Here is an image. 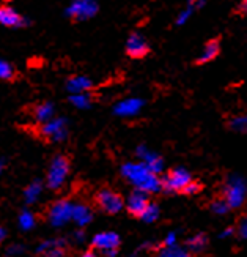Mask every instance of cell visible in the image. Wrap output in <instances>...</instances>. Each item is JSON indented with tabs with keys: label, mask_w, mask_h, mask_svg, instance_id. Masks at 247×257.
I'll return each instance as SVG.
<instances>
[{
	"label": "cell",
	"mask_w": 247,
	"mask_h": 257,
	"mask_svg": "<svg viewBox=\"0 0 247 257\" xmlns=\"http://www.w3.org/2000/svg\"><path fill=\"white\" fill-rule=\"evenodd\" d=\"M123 178L129 182L134 189H140L148 194H156L162 191V180L148 169L145 163H125L120 169Z\"/></svg>",
	"instance_id": "1"
},
{
	"label": "cell",
	"mask_w": 247,
	"mask_h": 257,
	"mask_svg": "<svg viewBox=\"0 0 247 257\" xmlns=\"http://www.w3.org/2000/svg\"><path fill=\"white\" fill-rule=\"evenodd\" d=\"M222 197L227 200L231 210L241 208L247 200V182L238 174L228 175L222 188Z\"/></svg>",
	"instance_id": "2"
},
{
	"label": "cell",
	"mask_w": 247,
	"mask_h": 257,
	"mask_svg": "<svg viewBox=\"0 0 247 257\" xmlns=\"http://www.w3.org/2000/svg\"><path fill=\"white\" fill-rule=\"evenodd\" d=\"M70 169H71V164H70L68 156L66 155H55L51 161V164H49V169L46 174L48 188L54 189V191L60 189L70 175Z\"/></svg>",
	"instance_id": "3"
},
{
	"label": "cell",
	"mask_w": 247,
	"mask_h": 257,
	"mask_svg": "<svg viewBox=\"0 0 247 257\" xmlns=\"http://www.w3.org/2000/svg\"><path fill=\"white\" fill-rule=\"evenodd\" d=\"M99 4L98 0H71L65 10V16L74 22H84L98 15Z\"/></svg>",
	"instance_id": "4"
},
{
	"label": "cell",
	"mask_w": 247,
	"mask_h": 257,
	"mask_svg": "<svg viewBox=\"0 0 247 257\" xmlns=\"http://www.w3.org/2000/svg\"><path fill=\"white\" fill-rule=\"evenodd\" d=\"M162 180V191L167 194L172 193H183L186 186L192 182V175L184 167H175L167 175L161 177Z\"/></svg>",
	"instance_id": "5"
},
{
	"label": "cell",
	"mask_w": 247,
	"mask_h": 257,
	"mask_svg": "<svg viewBox=\"0 0 247 257\" xmlns=\"http://www.w3.org/2000/svg\"><path fill=\"white\" fill-rule=\"evenodd\" d=\"M74 205L73 202L66 199H60L57 202H54L48 208V221L52 227H63L73 221V213H74Z\"/></svg>",
	"instance_id": "6"
},
{
	"label": "cell",
	"mask_w": 247,
	"mask_h": 257,
	"mask_svg": "<svg viewBox=\"0 0 247 257\" xmlns=\"http://www.w3.org/2000/svg\"><path fill=\"white\" fill-rule=\"evenodd\" d=\"M96 205L101 211H104V213L107 215H117L120 213V211L125 208V200H123V197L115 193L114 189L110 188H103L99 189V191L96 193Z\"/></svg>",
	"instance_id": "7"
},
{
	"label": "cell",
	"mask_w": 247,
	"mask_h": 257,
	"mask_svg": "<svg viewBox=\"0 0 247 257\" xmlns=\"http://www.w3.org/2000/svg\"><path fill=\"white\" fill-rule=\"evenodd\" d=\"M120 235L115 232H99L92 238L93 251L103 254V257H115L120 248Z\"/></svg>",
	"instance_id": "8"
},
{
	"label": "cell",
	"mask_w": 247,
	"mask_h": 257,
	"mask_svg": "<svg viewBox=\"0 0 247 257\" xmlns=\"http://www.w3.org/2000/svg\"><path fill=\"white\" fill-rule=\"evenodd\" d=\"M40 136L49 142H65L68 139V120L65 117H54L51 121L40 126Z\"/></svg>",
	"instance_id": "9"
},
{
	"label": "cell",
	"mask_w": 247,
	"mask_h": 257,
	"mask_svg": "<svg viewBox=\"0 0 247 257\" xmlns=\"http://www.w3.org/2000/svg\"><path fill=\"white\" fill-rule=\"evenodd\" d=\"M143 107H145V99L137 98V96H131V98L120 99L118 103L114 104V114L121 118H131V117H136L137 114H140Z\"/></svg>",
	"instance_id": "10"
},
{
	"label": "cell",
	"mask_w": 247,
	"mask_h": 257,
	"mask_svg": "<svg viewBox=\"0 0 247 257\" xmlns=\"http://www.w3.org/2000/svg\"><path fill=\"white\" fill-rule=\"evenodd\" d=\"M126 54L131 59H143L150 54V44L139 32H132L126 40Z\"/></svg>",
	"instance_id": "11"
},
{
	"label": "cell",
	"mask_w": 247,
	"mask_h": 257,
	"mask_svg": "<svg viewBox=\"0 0 247 257\" xmlns=\"http://www.w3.org/2000/svg\"><path fill=\"white\" fill-rule=\"evenodd\" d=\"M0 22L7 29H24L30 24L27 18H24L8 4H4L0 8Z\"/></svg>",
	"instance_id": "12"
},
{
	"label": "cell",
	"mask_w": 247,
	"mask_h": 257,
	"mask_svg": "<svg viewBox=\"0 0 247 257\" xmlns=\"http://www.w3.org/2000/svg\"><path fill=\"white\" fill-rule=\"evenodd\" d=\"M150 194L140 191V189H132V193L129 194L128 200H126V208L128 211L136 218H142L143 211L147 210L148 204H150Z\"/></svg>",
	"instance_id": "13"
},
{
	"label": "cell",
	"mask_w": 247,
	"mask_h": 257,
	"mask_svg": "<svg viewBox=\"0 0 247 257\" xmlns=\"http://www.w3.org/2000/svg\"><path fill=\"white\" fill-rule=\"evenodd\" d=\"M136 155H137V158L145 163L148 166V169L151 172H154L156 175H161L162 171H164V160L161 158V156L158 153H154L151 150H148L145 145H139L137 150H136Z\"/></svg>",
	"instance_id": "14"
},
{
	"label": "cell",
	"mask_w": 247,
	"mask_h": 257,
	"mask_svg": "<svg viewBox=\"0 0 247 257\" xmlns=\"http://www.w3.org/2000/svg\"><path fill=\"white\" fill-rule=\"evenodd\" d=\"M95 87L93 81L84 74L71 76L68 81L65 82V88L70 95H79V93H90V90Z\"/></svg>",
	"instance_id": "15"
},
{
	"label": "cell",
	"mask_w": 247,
	"mask_h": 257,
	"mask_svg": "<svg viewBox=\"0 0 247 257\" xmlns=\"http://www.w3.org/2000/svg\"><path fill=\"white\" fill-rule=\"evenodd\" d=\"M66 241L63 238H52L44 240L38 244L37 252L44 257H63L66 251Z\"/></svg>",
	"instance_id": "16"
},
{
	"label": "cell",
	"mask_w": 247,
	"mask_h": 257,
	"mask_svg": "<svg viewBox=\"0 0 247 257\" xmlns=\"http://www.w3.org/2000/svg\"><path fill=\"white\" fill-rule=\"evenodd\" d=\"M220 54V38H211L209 41L205 43L203 49L198 54V57L195 59L197 65H205L209 63L214 59H217V55Z\"/></svg>",
	"instance_id": "17"
},
{
	"label": "cell",
	"mask_w": 247,
	"mask_h": 257,
	"mask_svg": "<svg viewBox=\"0 0 247 257\" xmlns=\"http://www.w3.org/2000/svg\"><path fill=\"white\" fill-rule=\"evenodd\" d=\"M32 115H33V120H35L37 123L44 125V123H48V121H51L55 117V106L51 101L38 103L35 107H33Z\"/></svg>",
	"instance_id": "18"
},
{
	"label": "cell",
	"mask_w": 247,
	"mask_h": 257,
	"mask_svg": "<svg viewBox=\"0 0 247 257\" xmlns=\"http://www.w3.org/2000/svg\"><path fill=\"white\" fill-rule=\"evenodd\" d=\"M93 219V213L87 205L84 204H76L74 205V213H73V221L77 224V227L84 229L85 226H88Z\"/></svg>",
	"instance_id": "19"
},
{
	"label": "cell",
	"mask_w": 247,
	"mask_h": 257,
	"mask_svg": "<svg viewBox=\"0 0 247 257\" xmlns=\"http://www.w3.org/2000/svg\"><path fill=\"white\" fill-rule=\"evenodd\" d=\"M208 246V237L206 233H195L194 237L186 240V249L189 252H201Z\"/></svg>",
	"instance_id": "20"
},
{
	"label": "cell",
	"mask_w": 247,
	"mask_h": 257,
	"mask_svg": "<svg viewBox=\"0 0 247 257\" xmlns=\"http://www.w3.org/2000/svg\"><path fill=\"white\" fill-rule=\"evenodd\" d=\"M43 193V182L41 180H33L30 185H27V188L24 189V202L26 204H35L37 200L40 199Z\"/></svg>",
	"instance_id": "21"
},
{
	"label": "cell",
	"mask_w": 247,
	"mask_h": 257,
	"mask_svg": "<svg viewBox=\"0 0 247 257\" xmlns=\"http://www.w3.org/2000/svg\"><path fill=\"white\" fill-rule=\"evenodd\" d=\"M68 101L76 109H90L93 104V95L92 93H79V95H70Z\"/></svg>",
	"instance_id": "22"
},
{
	"label": "cell",
	"mask_w": 247,
	"mask_h": 257,
	"mask_svg": "<svg viewBox=\"0 0 247 257\" xmlns=\"http://www.w3.org/2000/svg\"><path fill=\"white\" fill-rule=\"evenodd\" d=\"M197 11V8H195V0H187L186 2V5L181 8V11L178 13V16H176V21H175V24L178 26V27H181V26H184L186 22L192 18V15Z\"/></svg>",
	"instance_id": "23"
},
{
	"label": "cell",
	"mask_w": 247,
	"mask_h": 257,
	"mask_svg": "<svg viewBox=\"0 0 247 257\" xmlns=\"http://www.w3.org/2000/svg\"><path fill=\"white\" fill-rule=\"evenodd\" d=\"M18 226H19L21 230L29 232V230H32L33 227L37 226V216L33 215L30 210L21 211V215L18 218Z\"/></svg>",
	"instance_id": "24"
},
{
	"label": "cell",
	"mask_w": 247,
	"mask_h": 257,
	"mask_svg": "<svg viewBox=\"0 0 247 257\" xmlns=\"http://www.w3.org/2000/svg\"><path fill=\"white\" fill-rule=\"evenodd\" d=\"M228 128L234 133H241L247 134V114H239V115H233L228 118Z\"/></svg>",
	"instance_id": "25"
},
{
	"label": "cell",
	"mask_w": 247,
	"mask_h": 257,
	"mask_svg": "<svg viewBox=\"0 0 247 257\" xmlns=\"http://www.w3.org/2000/svg\"><path fill=\"white\" fill-rule=\"evenodd\" d=\"M209 210L212 211L214 215H217V216H225V215H228L230 211H231V207L228 205V202L223 197H219V199H214L211 202V205H209Z\"/></svg>",
	"instance_id": "26"
},
{
	"label": "cell",
	"mask_w": 247,
	"mask_h": 257,
	"mask_svg": "<svg viewBox=\"0 0 247 257\" xmlns=\"http://www.w3.org/2000/svg\"><path fill=\"white\" fill-rule=\"evenodd\" d=\"M156 257H190V252L181 246H172V248H161L156 252Z\"/></svg>",
	"instance_id": "27"
},
{
	"label": "cell",
	"mask_w": 247,
	"mask_h": 257,
	"mask_svg": "<svg viewBox=\"0 0 247 257\" xmlns=\"http://www.w3.org/2000/svg\"><path fill=\"white\" fill-rule=\"evenodd\" d=\"M159 215H161V210H159V205L158 204H154V202H150L147 210L143 211V215H142V221L143 222H154L156 219H159Z\"/></svg>",
	"instance_id": "28"
},
{
	"label": "cell",
	"mask_w": 247,
	"mask_h": 257,
	"mask_svg": "<svg viewBox=\"0 0 247 257\" xmlns=\"http://www.w3.org/2000/svg\"><path fill=\"white\" fill-rule=\"evenodd\" d=\"M0 77H2L4 81H8V82L13 81L16 77V68L5 59L0 60Z\"/></svg>",
	"instance_id": "29"
},
{
	"label": "cell",
	"mask_w": 247,
	"mask_h": 257,
	"mask_svg": "<svg viewBox=\"0 0 247 257\" xmlns=\"http://www.w3.org/2000/svg\"><path fill=\"white\" fill-rule=\"evenodd\" d=\"M236 233L241 240H247V213L238 221V226H236Z\"/></svg>",
	"instance_id": "30"
},
{
	"label": "cell",
	"mask_w": 247,
	"mask_h": 257,
	"mask_svg": "<svg viewBox=\"0 0 247 257\" xmlns=\"http://www.w3.org/2000/svg\"><path fill=\"white\" fill-rule=\"evenodd\" d=\"M201 191V185L198 183V182H190L187 186H186V189L183 191V194H186V196H197L198 193Z\"/></svg>",
	"instance_id": "31"
},
{
	"label": "cell",
	"mask_w": 247,
	"mask_h": 257,
	"mask_svg": "<svg viewBox=\"0 0 247 257\" xmlns=\"http://www.w3.org/2000/svg\"><path fill=\"white\" fill-rule=\"evenodd\" d=\"M22 252H24V246H22V244H10L5 251L8 257H16V255H21Z\"/></svg>",
	"instance_id": "32"
},
{
	"label": "cell",
	"mask_w": 247,
	"mask_h": 257,
	"mask_svg": "<svg viewBox=\"0 0 247 257\" xmlns=\"http://www.w3.org/2000/svg\"><path fill=\"white\" fill-rule=\"evenodd\" d=\"M164 248H172V246H178V238H176V233L175 232H170L168 235L164 238V243H162Z\"/></svg>",
	"instance_id": "33"
},
{
	"label": "cell",
	"mask_w": 247,
	"mask_h": 257,
	"mask_svg": "<svg viewBox=\"0 0 247 257\" xmlns=\"http://www.w3.org/2000/svg\"><path fill=\"white\" fill-rule=\"evenodd\" d=\"M234 232H236V227H225V229H223V230L219 233V238H222V240H223V238H230Z\"/></svg>",
	"instance_id": "34"
},
{
	"label": "cell",
	"mask_w": 247,
	"mask_h": 257,
	"mask_svg": "<svg viewBox=\"0 0 247 257\" xmlns=\"http://www.w3.org/2000/svg\"><path fill=\"white\" fill-rule=\"evenodd\" d=\"M236 13L241 16H247V0H241L239 5L236 7Z\"/></svg>",
	"instance_id": "35"
},
{
	"label": "cell",
	"mask_w": 247,
	"mask_h": 257,
	"mask_svg": "<svg viewBox=\"0 0 247 257\" xmlns=\"http://www.w3.org/2000/svg\"><path fill=\"white\" fill-rule=\"evenodd\" d=\"M74 240H76V241H84V240H85V233H84L82 229H79V230H76V232H74Z\"/></svg>",
	"instance_id": "36"
},
{
	"label": "cell",
	"mask_w": 247,
	"mask_h": 257,
	"mask_svg": "<svg viewBox=\"0 0 247 257\" xmlns=\"http://www.w3.org/2000/svg\"><path fill=\"white\" fill-rule=\"evenodd\" d=\"M206 4H208V0H195V8L197 10H201Z\"/></svg>",
	"instance_id": "37"
},
{
	"label": "cell",
	"mask_w": 247,
	"mask_h": 257,
	"mask_svg": "<svg viewBox=\"0 0 247 257\" xmlns=\"http://www.w3.org/2000/svg\"><path fill=\"white\" fill-rule=\"evenodd\" d=\"M81 257H99L95 251H87V252H84Z\"/></svg>",
	"instance_id": "38"
},
{
	"label": "cell",
	"mask_w": 247,
	"mask_h": 257,
	"mask_svg": "<svg viewBox=\"0 0 247 257\" xmlns=\"http://www.w3.org/2000/svg\"><path fill=\"white\" fill-rule=\"evenodd\" d=\"M5 238H7V229L2 227L0 229V240H5Z\"/></svg>",
	"instance_id": "39"
},
{
	"label": "cell",
	"mask_w": 247,
	"mask_h": 257,
	"mask_svg": "<svg viewBox=\"0 0 247 257\" xmlns=\"http://www.w3.org/2000/svg\"><path fill=\"white\" fill-rule=\"evenodd\" d=\"M5 2H10V0H5Z\"/></svg>",
	"instance_id": "40"
}]
</instances>
